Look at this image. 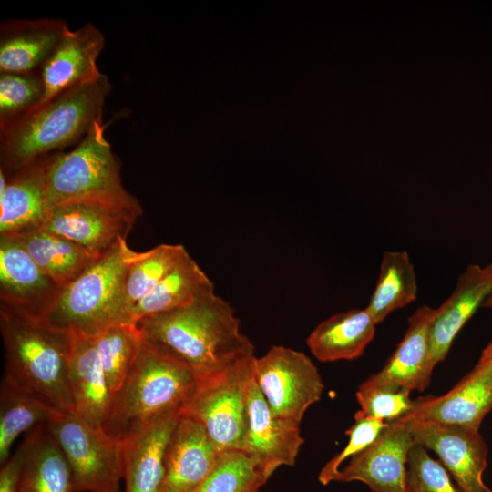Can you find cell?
<instances>
[{
  "label": "cell",
  "mask_w": 492,
  "mask_h": 492,
  "mask_svg": "<svg viewBox=\"0 0 492 492\" xmlns=\"http://www.w3.org/2000/svg\"><path fill=\"white\" fill-rule=\"evenodd\" d=\"M25 458L19 492H72V474L57 441L39 425L23 441Z\"/></svg>",
  "instance_id": "obj_26"
},
{
  "label": "cell",
  "mask_w": 492,
  "mask_h": 492,
  "mask_svg": "<svg viewBox=\"0 0 492 492\" xmlns=\"http://www.w3.org/2000/svg\"><path fill=\"white\" fill-rule=\"evenodd\" d=\"M110 83L102 74L55 96L0 128V169L6 177L79 138L102 119Z\"/></svg>",
  "instance_id": "obj_2"
},
{
  "label": "cell",
  "mask_w": 492,
  "mask_h": 492,
  "mask_svg": "<svg viewBox=\"0 0 492 492\" xmlns=\"http://www.w3.org/2000/svg\"><path fill=\"white\" fill-rule=\"evenodd\" d=\"M253 376L271 411L298 424L324 389L313 361L304 353L282 345L254 358Z\"/></svg>",
  "instance_id": "obj_9"
},
{
  "label": "cell",
  "mask_w": 492,
  "mask_h": 492,
  "mask_svg": "<svg viewBox=\"0 0 492 492\" xmlns=\"http://www.w3.org/2000/svg\"><path fill=\"white\" fill-rule=\"evenodd\" d=\"M405 492H463L447 469L421 445L414 444L406 461Z\"/></svg>",
  "instance_id": "obj_34"
},
{
  "label": "cell",
  "mask_w": 492,
  "mask_h": 492,
  "mask_svg": "<svg viewBox=\"0 0 492 492\" xmlns=\"http://www.w3.org/2000/svg\"><path fill=\"white\" fill-rule=\"evenodd\" d=\"M417 282L414 264L405 251L384 252L377 282L365 307L375 323L416 299Z\"/></svg>",
  "instance_id": "obj_29"
},
{
  "label": "cell",
  "mask_w": 492,
  "mask_h": 492,
  "mask_svg": "<svg viewBox=\"0 0 492 492\" xmlns=\"http://www.w3.org/2000/svg\"><path fill=\"white\" fill-rule=\"evenodd\" d=\"M136 325L147 345L190 370L199 385L255 356L233 308L214 291Z\"/></svg>",
  "instance_id": "obj_1"
},
{
  "label": "cell",
  "mask_w": 492,
  "mask_h": 492,
  "mask_svg": "<svg viewBox=\"0 0 492 492\" xmlns=\"http://www.w3.org/2000/svg\"><path fill=\"white\" fill-rule=\"evenodd\" d=\"M180 415L155 423L122 441L125 492H160L172 433Z\"/></svg>",
  "instance_id": "obj_23"
},
{
  "label": "cell",
  "mask_w": 492,
  "mask_h": 492,
  "mask_svg": "<svg viewBox=\"0 0 492 492\" xmlns=\"http://www.w3.org/2000/svg\"><path fill=\"white\" fill-rule=\"evenodd\" d=\"M72 474V492H120L123 478L121 442L75 413L46 424Z\"/></svg>",
  "instance_id": "obj_7"
},
{
  "label": "cell",
  "mask_w": 492,
  "mask_h": 492,
  "mask_svg": "<svg viewBox=\"0 0 492 492\" xmlns=\"http://www.w3.org/2000/svg\"><path fill=\"white\" fill-rule=\"evenodd\" d=\"M104 46L102 32L91 22L77 30L68 28L41 68L45 84L41 104L67 89L99 77L102 73L97 59Z\"/></svg>",
  "instance_id": "obj_18"
},
{
  "label": "cell",
  "mask_w": 492,
  "mask_h": 492,
  "mask_svg": "<svg viewBox=\"0 0 492 492\" xmlns=\"http://www.w3.org/2000/svg\"><path fill=\"white\" fill-rule=\"evenodd\" d=\"M404 422L415 444L434 451L463 492H491L483 480L488 448L479 430L437 423Z\"/></svg>",
  "instance_id": "obj_11"
},
{
  "label": "cell",
  "mask_w": 492,
  "mask_h": 492,
  "mask_svg": "<svg viewBox=\"0 0 492 492\" xmlns=\"http://www.w3.org/2000/svg\"><path fill=\"white\" fill-rule=\"evenodd\" d=\"M68 381L74 413L103 428L113 397L91 335L70 332Z\"/></svg>",
  "instance_id": "obj_21"
},
{
  "label": "cell",
  "mask_w": 492,
  "mask_h": 492,
  "mask_svg": "<svg viewBox=\"0 0 492 492\" xmlns=\"http://www.w3.org/2000/svg\"><path fill=\"white\" fill-rule=\"evenodd\" d=\"M25 458V445L19 448L1 465L0 492H19L23 466Z\"/></svg>",
  "instance_id": "obj_37"
},
{
  "label": "cell",
  "mask_w": 492,
  "mask_h": 492,
  "mask_svg": "<svg viewBox=\"0 0 492 492\" xmlns=\"http://www.w3.org/2000/svg\"><path fill=\"white\" fill-rule=\"evenodd\" d=\"M52 154L7 177L5 188L0 190V235H14L44 223L47 214L46 178Z\"/></svg>",
  "instance_id": "obj_22"
},
{
  "label": "cell",
  "mask_w": 492,
  "mask_h": 492,
  "mask_svg": "<svg viewBox=\"0 0 492 492\" xmlns=\"http://www.w3.org/2000/svg\"><path fill=\"white\" fill-rule=\"evenodd\" d=\"M143 210L135 197L126 201L84 200L48 210L42 228L98 252L127 236Z\"/></svg>",
  "instance_id": "obj_10"
},
{
  "label": "cell",
  "mask_w": 492,
  "mask_h": 492,
  "mask_svg": "<svg viewBox=\"0 0 492 492\" xmlns=\"http://www.w3.org/2000/svg\"><path fill=\"white\" fill-rule=\"evenodd\" d=\"M389 423L371 417L361 410L354 415V423L346 430L347 445L321 469L318 480L323 485L333 482L345 460L360 454L379 437Z\"/></svg>",
  "instance_id": "obj_35"
},
{
  "label": "cell",
  "mask_w": 492,
  "mask_h": 492,
  "mask_svg": "<svg viewBox=\"0 0 492 492\" xmlns=\"http://www.w3.org/2000/svg\"><path fill=\"white\" fill-rule=\"evenodd\" d=\"M355 396L363 413L385 423L406 415L414 405L410 392L403 389L359 386Z\"/></svg>",
  "instance_id": "obj_36"
},
{
  "label": "cell",
  "mask_w": 492,
  "mask_h": 492,
  "mask_svg": "<svg viewBox=\"0 0 492 492\" xmlns=\"http://www.w3.org/2000/svg\"><path fill=\"white\" fill-rule=\"evenodd\" d=\"M479 363H492V342L482 351L478 360Z\"/></svg>",
  "instance_id": "obj_38"
},
{
  "label": "cell",
  "mask_w": 492,
  "mask_h": 492,
  "mask_svg": "<svg viewBox=\"0 0 492 492\" xmlns=\"http://www.w3.org/2000/svg\"><path fill=\"white\" fill-rule=\"evenodd\" d=\"M415 442L406 424H388L369 447L349 459L333 481H360L372 492H405L406 461Z\"/></svg>",
  "instance_id": "obj_14"
},
{
  "label": "cell",
  "mask_w": 492,
  "mask_h": 492,
  "mask_svg": "<svg viewBox=\"0 0 492 492\" xmlns=\"http://www.w3.org/2000/svg\"><path fill=\"white\" fill-rule=\"evenodd\" d=\"M434 309L423 305L408 319L404 338L383 368L359 386L391 387L424 391L428 387L434 367L430 358V323Z\"/></svg>",
  "instance_id": "obj_16"
},
{
  "label": "cell",
  "mask_w": 492,
  "mask_h": 492,
  "mask_svg": "<svg viewBox=\"0 0 492 492\" xmlns=\"http://www.w3.org/2000/svg\"><path fill=\"white\" fill-rule=\"evenodd\" d=\"M492 410V363H479L451 390L442 395L414 400L401 418L406 422L437 423L479 430Z\"/></svg>",
  "instance_id": "obj_13"
},
{
  "label": "cell",
  "mask_w": 492,
  "mask_h": 492,
  "mask_svg": "<svg viewBox=\"0 0 492 492\" xmlns=\"http://www.w3.org/2000/svg\"><path fill=\"white\" fill-rule=\"evenodd\" d=\"M59 18L6 19L0 25V73L41 70L68 29Z\"/></svg>",
  "instance_id": "obj_20"
},
{
  "label": "cell",
  "mask_w": 492,
  "mask_h": 492,
  "mask_svg": "<svg viewBox=\"0 0 492 492\" xmlns=\"http://www.w3.org/2000/svg\"><path fill=\"white\" fill-rule=\"evenodd\" d=\"M492 293V262L469 264L458 276L451 295L434 309L430 323L432 366L446 359L455 337Z\"/></svg>",
  "instance_id": "obj_17"
},
{
  "label": "cell",
  "mask_w": 492,
  "mask_h": 492,
  "mask_svg": "<svg viewBox=\"0 0 492 492\" xmlns=\"http://www.w3.org/2000/svg\"><path fill=\"white\" fill-rule=\"evenodd\" d=\"M248 426L241 452L268 480L282 466H293L304 439L299 424L275 415L254 376L247 394Z\"/></svg>",
  "instance_id": "obj_12"
},
{
  "label": "cell",
  "mask_w": 492,
  "mask_h": 492,
  "mask_svg": "<svg viewBox=\"0 0 492 492\" xmlns=\"http://www.w3.org/2000/svg\"><path fill=\"white\" fill-rule=\"evenodd\" d=\"M8 236L15 238L40 269L61 288L78 278L104 253L42 227Z\"/></svg>",
  "instance_id": "obj_24"
},
{
  "label": "cell",
  "mask_w": 492,
  "mask_h": 492,
  "mask_svg": "<svg viewBox=\"0 0 492 492\" xmlns=\"http://www.w3.org/2000/svg\"><path fill=\"white\" fill-rule=\"evenodd\" d=\"M483 306L492 311V293L484 302Z\"/></svg>",
  "instance_id": "obj_39"
},
{
  "label": "cell",
  "mask_w": 492,
  "mask_h": 492,
  "mask_svg": "<svg viewBox=\"0 0 492 492\" xmlns=\"http://www.w3.org/2000/svg\"><path fill=\"white\" fill-rule=\"evenodd\" d=\"M45 190L47 211L75 201H126L135 198L122 184L120 165L105 137L102 119L74 149L52 154Z\"/></svg>",
  "instance_id": "obj_6"
},
{
  "label": "cell",
  "mask_w": 492,
  "mask_h": 492,
  "mask_svg": "<svg viewBox=\"0 0 492 492\" xmlns=\"http://www.w3.org/2000/svg\"><path fill=\"white\" fill-rule=\"evenodd\" d=\"M214 291V285L200 265L187 256L131 310L128 323L188 305Z\"/></svg>",
  "instance_id": "obj_27"
},
{
  "label": "cell",
  "mask_w": 492,
  "mask_h": 492,
  "mask_svg": "<svg viewBox=\"0 0 492 492\" xmlns=\"http://www.w3.org/2000/svg\"><path fill=\"white\" fill-rule=\"evenodd\" d=\"M255 356L199 385L181 414L200 422L219 454L241 451L248 426L247 394Z\"/></svg>",
  "instance_id": "obj_8"
},
{
  "label": "cell",
  "mask_w": 492,
  "mask_h": 492,
  "mask_svg": "<svg viewBox=\"0 0 492 492\" xmlns=\"http://www.w3.org/2000/svg\"><path fill=\"white\" fill-rule=\"evenodd\" d=\"M377 323L364 309L336 313L319 323L307 338V345L321 362L353 360L372 342Z\"/></svg>",
  "instance_id": "obj_25"
},
{
  "label": "cell",
  "mask_w": 492,
  "mask_h": 492,
  "mask_svg": "<svg viewBox=\"0 0 492 492\" xmlns=\"http://www.w3.org/2000/svg\"><path fill=\"white\" fill-rule=\"evenodd\" d=\"M64 413L37 396L2 379L0 389V463L10 456L15 440L39 425L59 419Z\"/></svg>",
  "instance_id": "obj_28"
},
{
  "label": "cell",
  "mask_w": 492,
  "mask_h": 492,
  "mask_svg": "<svg viewBox=\"0 0 492 492\" xmlns=\"http://www.w3.org/2000/svg\"><path fill=\"white\" fill-rule=\"evenodd\" d=\"M198 387L190 370L143 342L129 374L112 397L103 429L122 442L155 423L180 415Z\"/></svg>",
  "instance_id": "obj_4"
},
{
  "label": "cell",
  "mask_w": 492,
  "mask_h": 492,
  "mask_svg": "<svg viewBox=\"0 0 492 492\" xmlns=\"http://www.w3.org/2000/svg\"><path fill=\"white\" fill-rule=\"evenodd\" d=\"M61 289L15 238L0 235V304L42 319Z\"/></svg>",
  "instance_id": "obj_15"
},
{
  "label": "cell",
  "mask_w": 492,
  "mask_h": 492,
  "mask_svg": "<svg viewBox=\"0 0 492 492\" xmlns=\"http://www.w3.org/2000/svg\"><path fill=\"white\" fill-rule=\"evenodd\" d=\"M219 456L203 425L180 414L169 444L160 492H196L215 468Z\"/></svg>",
  "instance_id": "obj_19"
},
{
  "label": "cell",
  "mask_w": 492,
  "mask_h": 492,
  "mask_svg": "<svg viewBox=\"0 0 492 492\" xmlns=\"http://www.w3.org/2000/svg\"><path fill=\"white\" fill-rule=\"evenodd\" d=\"M44 96L41 70L0 73V128L37 108Z\"/></svg>",
  "instance_id": "obj_32"
},
{
  "label": "cell",
  "mask_w": 492,
  "mask_h": 492,
  "mask_svg": "<svg viewBox=\"0 0 492 492\" xmlns=\"http://www.w3.org/2000/svg\"><path fill=\"white\" fill-rule=\"evenodd\" d=\"M189 255L181 244L164 243L147 251L134 252L124 282L127 323L133 307Z\"/></svg>",
  "instance_id": "obj_30"
},
{
  "label": "cell",
  "mask_w": 492,
  "mask_h": 492,
  "mask_svg": "<svg viewBox=\"0 0 492 492\" xmlns=\"http://www.w3.org/2000/svg\"><path fill=\"white\" fill-rule=\"evenodd\" d=\"M112 395L121 387L143 344L134 323H118L91 335Z\"/></svg>",
  "instance_id": "obj_31"
},
{
  "label": "cell",
  "mask_w": 492,
  "mask_h": 492,
  "mask_svg": "<svg viewBox=\"0 0 492 492\" xmlns=\"http://www.w3.org/2000/svg\"><path fill=\"white\" fill-rule=\"evenodd\" d=\"M3 379L64 414L74 413L68 381L71 333L0 304Z\"/></svg>",
  "instance_id": "obj_3"
},
{
  "label": "cell",
  "mask_w": 492,
  "mask_h": 492,
  "mask_svg": "<svg viewBox=\"0 0 492 492\" xmlns=\"http://www.w3.org/2000/svg\"><path fill=\"white\" fill-rule=\"evenodd\" d=\"M266 482L241 451H230L220 454L215 468L196 492H258Z\"/></svg>",
  "instance_id": "obj_33"
},
{
  "label": "cell",
  "mask_w": 492,
  "mask_h": 492,
  "mask_svg": "<svg viewBox=\"0 0 492 492\" xmlns=\"http://www.w3.org/2000/svg\"><path fill=\"white\" fill-rule=\"evenodd\" d=\"M134 252L127 240L119 241L78 278L61 289L41 320L54 327L86 335L127 323L124 282Z\"/></svg>",
  "instance_id": "obj_5"
}]
</instances>
